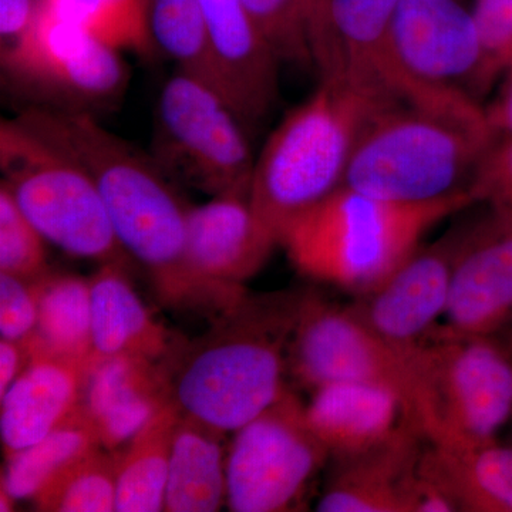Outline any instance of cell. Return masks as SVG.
Here are the masks:
<instances>
[{
    "label": "cell",
    "mask_w": 512,
    "mask_h": 512,
    "mask_svg": "<svg viewBox=\"0 0 512 512\" xmlns=\"http://www.w3.org/2000/svg\"><path fill=\"white\" fill-rule=\"evenodd\" d=\"M419 471L456 511L512 512V447L497 440L468 447L429 443Z\"/></svg>",
    "instance_id": "cell-23"
},
{
    "label": "cell",
    "mask_w": 512,
    "mask_h": 512,
    "mask_svg": "<svg viewBox=\"0 0 512 512\" xmlns=\"http://www.w3.org/2000/svg\"><path fill=\"white\" fill-rule=\"evenodd\" d=\"M312 6H313V0H312Z\"/></svg>",
    "instance_id": "cell-40"
},
{
    "label": "cell",
    "mask_w": 512,
    "mask_h": 512,
    "mask_svg": "<svg viewBox=\"0 0 512 512\" xmlns=\"http://www.w3.org/2000/svg\"><path fill=\"white\" fill-rule=\"evenodd\" d=\"M497 136L487 111L461 116L394 104L363 128L343 185L403 204L471 194Z\"/></svg>",
    "instance_id": "cell-4"
},
{
    "label": "cell",
    "mask_w": 512,
    "mask_h": 512,
    "mask_svg": "<svg viewBox=\"0 0 512 512\" xmlns=\"http://www.w3.org/2000/svg\"><path fill=\"white\" fill-rule=\"evenodd\" d=\"M288 370L306 389L336 382L386 387L412 417L416 394L413 345L384 338L352 306L339 308L305 293L288 350Z\"/></svg>",
    "instance_id": "cell-11"
},
{
    "label": "cell",
    "mask_w": 512,
    "mask_h": 512,
    "mask_svg": "<svg viewBox=\"0 0 512 512\" xmlns=\"http://www.w3.org/2000/svg\"><path fill=\"white\" fill-rule=\"evenodd\" d=\"M97 447H101L99 437L80 404L69 419L43 439L6 454L0 484L16 501H32L70 464Z\"/></svg>",
    "instance_id": "cell-27"
},
{
    "label": "cell",
    "mask_w": 512,
    "mask_h": 512,
    "mask_svg": "<svg viewBox=\"0 0 512 512\" xmlns=\"http://www.w3.org/2000/svg\"><path fill=\"white\" fill-rule=\"evenodd\" d=\"M37 302L32 282L0 274V336L26 343L35 335Z\"/></svg>",
    "instance_id": "cell-34"
},
{
    "label": "cell",
    "mask_w": 512,
    "mask_h": 512,
    "mask_svg": "<svg viewBox=\"0 0 512 512\" xmlns=\"http://www.w3.org/2000/svg\"><path fill=\"white\" fill-rule=\"evenodd\" d=\"M16 119L89 171L120 244L147 269L165 306L215 313L187 264L190 205L151 156L101 126L89 111L29 106Z\"/></svg>",
    "instance_id": "cell-1"
},
{
    "label": "cell",
    "mask_w": 512,
    "mask_h": 512,
    "mask_svg": "<svg viewBox=\"0 0 512 512\" xmlns=\"http://www.w3.org/2000/svg\"><path fill=\"white\" fill-rule=\"evenodd\" d=\"M224 431L181 413L165 488L167 512H215L227 504Z\"/></svg>",
    "instance_id": "cell-24"
},
{
    "label": "cell",
    "mask_w": 512,
    "mask_h": 512,
    "mask_svg": "<svg viewBox=\"0 0 512 512\" xmlns=\"http://www.w3.org/2000/svg\"><path fill=\"white\" fill-rule=\"evenodd\" d=\"M485 73L493 84L498 74L512 66V0H477L473 10Z\"/></svg>",
    "instance_id": "cell-33"
},
{
    "label": "cell",
    "mask_w": 512,
    "mask_h": 512,
    "mask_svg": "<svg viewBox=\"0 0 512 512\" xmlns=\"http://www.w3.org/2000/svg\"><path fill=\"white\" fill-rule=\"evenodd\" d=\"M312 393L305 404L309 426L336 458L379 446L409 416L396 393L375 384L336 382Z\"/></svg>",
    "instance_id": "cell-21"
},
{
    "label": "cell",
    "mask_w": 512,
    "mask_h": 512,
    "mask_svg": "<svg viewBox=\"0 0 512 512\" xmlns=\"http://www.w3.org/2000/svg\"><path fill=\"white\" fill-rule=\"evenodd\" d=\"M46 238L0 185V274L35 281L49 271Z\"/></svg>",
    "instance_id": "cell-32"
},
{
    "label": "cell",
    "mask_w": 512,
    "mask_h": 512,
    "mask_svg": "<svg viewBox=\"0 0 512 512\" xmlns=\"http://www.w3.org/2000/svg\"><path fill=\"white\" fill-rule=\"evenodd\" d=\"M276 245L278 235L248 197L221 195L188 208L187 264L217 316L247 295L245 282L261 271Z\"/></svg>",
    "instance_id": "cell-13"
},
{
    "label": "cell",
    "mask_w": 512,
    "mask_h": 512,
    "mask_svg": "<svg viewBox=\"0 0 512 512\" xmlns=\"http://www.w3.org/2000/svg\"><path fill=\"white\" fill-rule=\"evenodd\" d=\"M390 87L402 103L473 114L490 89L473 13L456 0H399L389 32Z\"/></svg>",
    "instance_id": "cell-8"
},
{
    "label": "cell",
    "mask_w": 512,
    "mask_h": 512,
    "mask_svg": "<svg viewBox=\"0 0 512 512\" xmlns=\"http://www.w3.org/2000/svg\"><path fill=\"white\" fill-rule=\"evenodd\" d=\"M90 286L93 360L137 355L173 365L183 346L148 311L124 272V265H101L90 278Z\"/></svg>",
    "instance_id": "cell-22"
},
{
    "label": "cell",
    "mask_w": 512,
    "mask_h": 512,
    "mask_svg": "<svg viewBox=\"0 0 512 512\" xmlns=\"http://www.w3.org/2000/svg\"><path fill=\"white\" fill-rule=\"evenodd\" d=\"M464 227L429 247H419L353 311L384 338L414 345L436 328L446 312L454 262Z\"/></svg>",
    "instance_id": "cell-16"
},
{
    "label": "cell",
    "mask_w": 512,
    "mask_h": 512,
    "mask_svg": "<svg viewBox=\"0 0 512 512\" xmlns=\"http://www.w3.org/2000/svg\"><path fill=\"white\" fill-rule=\"evenodd\" d=\"M26 350L28 365L0 397V436L6 454L43 439L82 404L83 366L45 350Z\"/></svg>",
    "instance_id": "cell-20"
},
{
    "label": "cell",
    "mask_w": 512,
    "mask_h": 512,
    "mask_svg": "<svg viewBox=\"0 0 512 512\" xmlns=\"http://www.w3.org/2000/svg\"><path fill=\"white\" fill-rule=\"evenodd\" d=\"M6 83L35 106L89 111L109 107L126 92L128 69L114 49L39 0L35 23L0 50Z\"/></svg>",
    "instance_id": "cell-10"
},
{
    "label": "cell",
    "mask_w": 512,
    "mask_h": 512,
    "mask_svg": "<svg viewBox=\"0 0 512 512\" xmlns=\"http://www.w3.org/2000/svg\"><path fill=\"white\" fill-rule=\"evenodd\" d=\"M473 195L403 204L342 187L291 222L279 238L313 281L366 296L376 291L431 228L473 205Z\"/></svg>",
    "instance_id": "cell-3"
},
{
    "label": "cell",
    "mask_w": 512,
    "mask_h": 512,
    "mask_svg": "<svg viewBox=\"0 0 512 512\" xmlns=\"http://www.w3.org/2000/svg\"><path fill=\"white\" fill-rule=\"evenodd\" d=\"M281 62L312 67V0H241Z\"/></svg>",
    "instance_id": "cell-31"
},
{
    "label": "cell",
    "mask_w": 512,
    "mask_h": 512,
    "mask_svg": "<svg viewBox=\"0 0 512 512\" xmlns=\"http://www.w3.org/2000/svg\"><path fill=\"white\" fill-rule=\"evenodd\" d=\"M412 419L434 446L490 443L512 416V353L491 336L431 330L413 345Z\"/></svg>",
    "instance_id": "cell-7"
},
{
    "label": "cell",
    "mask_w": 512,
    "mask_h": 512,
    "mask_svg": "<svg viewBox=\"0 0 512 512\" xmlns=\"http://www.w3.org/2000/svg\"><path fill=\"white\" fill-rule=\"evenodd\" d=\"M180 416L171 399L117 454V512L165 510L168 466Z\"/></svg>",
    "instance_id": "cell-26"
},
{
    "label": "cell",
    "mask_w": 512,
    "mask_h": 512,
    "mask_svg": "<svg viewBox=\"0 0 512 512\" xmlns=\"http://www.w3.org/2000/svg\"><path fill=\"white\" fill-rule=\"evenodd\" d=\"M508 349H510L512 353V329L510 332V338H508Z\"/></svg>",
    "instance_id": "cell-39"
},
{
    "label": "cell",
    "mask_w": 512,
    "mask_h": 512,
    "mask_svg": "<svg viewBox=\"0 0 512 512\" xmlns=\"http://www.w3.org/2000/svg\"><path fill=\"white\" fill-rule=\"evenodd\" d=\"M402 103L322 80L269 136L256 158L249 204L278 239L296 218L345 184L363 128Z\"/></svg>",
    "instance_id": "cell-5"
},
{
    "label": "cell",
    "mask_w": 512,
    "mask_h": 512,
    "mask_svg": "<svg viewBox=\"0 0 512 512\" xmlns=\"http://www.w3.org/2000/svg\"><path fill=\"white\" fill-rule=\"evenodd\" d=\"M474 200L512 212V136L495 141L485 156L471 190Z\"/></svg>",
    "instance_id": "cell-35"
},
{
    "label": "cell",
    "mask_w": 512,
    "mask_h": 512,
    "mask_svg": "<svg viewBox=\"0 0 512 512\" xmlns=\"http://www.w3.org/2000/svg\"><path fill=\"white\" fill-rule=\"evenodd\" d=\"M150 26L156 46L177 62L178 70L208 84L224 97L200 0H150Z\"/></svg>",
    "instance_id": "cell-28"
},
{
    "label": "cell",
    "mask_w": 512,
    "mask_h": 512,
    "mask_svg": "<svg viewBox=\"0 0 512 512\" xmlns=\"http://www.w3.org/2000/svg\"><path fill=\"white\" fill-rule=\"evenodd\" d=\"M39 12V0H0L2 47L18 43L32 28Z\"/></svg>",
    "instance_id": "cell-36"
},
{
    "label": "cell",
    "mask_w": 512,
    "mask_h": 512,
    "mask_svg": "<svg viewBox=\"0 0 512 512\" xmlns=\"http://www.w3.org/2000/svg\"><path fill=\"white\" fill-rule=\"evenodd\" d=\"M235 433L227 456V505L234 512L292 511L330 456L289 389Z\"/></svg>",
    "instance_id": "cell-12"
},
{
    "label": "cell",
    "mask_w": 512,
    "mask_h": 512,
    "mask_svg": "<svg viewBox=\"0 0 512 512\" xmlns=\"http://www.w3.org/2000/svg\"><path fill=\"white\" fill-rule=\"evenodd\" d=\"M97 447L70 464L33 498L37 511L113 512L117 505V460Z\"/></svg>",
    "instance_id": "cell-30"
},
{
    "label": "cell",
    "mask_w": 512,
    "mask_h": 512,
    "mask_svg": "<svg viewBox=\"0 0 512 512\" xmlns=\"http://www.w3.org/2000/svg\"><path fill=\"white\" fill-rule=\"evenodd\" d=\"M200 6L225 100L245 128L256 126L278 101L281 60L241 0H200Z\"/></svg>",
    "instance_id": "cell-17"
},
{
    "label": "cell",
    "mask_w": 512,
    "mask_h": 512,
    "mask_svg": "<svg viewBox=\"0 0 512 512\" xmlns=\"http://www.w3.org/2000/svg\"><path fill=\"white\" fill-rule=\"evenodd\" d=\"M171 369V363L137 355L92 360L84 373L82 407L101 447H123L173 399Z\"/></svg>",
    "instance_id": "cell-19"
},
{
    "label": "cell",
    "mask_w": 512,
    "mask_h": 512,
    "mask_svg": "<svg viewBox=\"0 0 512 512\" xmlns=\"http://www.w3.org/2000/svg\"><path fill=\"white\" fill-rule=\"evenodd\" d=\"M32 284L37 302L36 330L22 345L87 369L94 355L90 278L49 269Z\"/></svg>",
    "instance_id": "cell-25"
},
{
    "label": "cell",
    "mask_w": 512,
    "mask_h": 512,
    "mask_svg": "<svg viewBox=\"0 0 512 512\" xmlns=\"http://www.w3.org/2000/svg\"><path fill=\"white\" fill-rule=\"evenodd\" d=\"M490 212L464 225L443 325L433 330L458 338L491 336L512 320V212Z\"/></svg>",
    "instance_id": "cell-14"
},
{
    "label": "cell",
    "mask_w": 512,
    "mask_h": 512,
    "mask_svg": "<svg viewBox=\"0 0 512 512\" xmlns=\"http://www.w3.org/2000/svg\"><path fill=\"white\" fill-rule=\"evenodd\" d=\"M151 158L168 180L208 197L249 198L256 158L244 124L217 90L181 70L161 92Z\"/></svg>",
    "instance_id": "cell-9"
},
{
    "label": "cell",
    "mask_w": 512,
    "mask_h": 512,
    "mask_svg": "<svg viewBox=\"0 0 512 512\" xmlns=\"http://www.w3.org/2000/svg\"><path fill=\"white\" fill-rule=\"evenodd\" d=\"M305 293L245 295L215 318L210 332L181 348L171 397L185 416L237 431L288 390V350Z\"/></svg>",
    "instance_id": "cell-2"
},
{
    "label": "cell",
    "mask_w": 512,
    "mask_h": 512,
    "mask_svg": "<svg viewBox=\"0 0 512 512\" xmlns=\"http://www.w3.org/2000/svg\"><path fill=\"white\" fill-rule=\"evenodd\" d=\"M28 360V350L22 343L0 339V397L18 379L20 372L28 365Z\"/></svg>",
    "instance_id": "cell-37"
},
{
    "label": "cell",
    "mask_w": 512,
    "mask_h": 512,
    "mask_svg": "<svg viewBox=\"0 0 512 512\" xmlns=\"http://www.w3.org/2000/svg\"><path fill=\"white\" fill-rule=\"evenodd\" d=\"M399 0H313V63L322 80L397 100L390 87L389 32Z\"/></svg>",
    "instance_id": "cell-15"
},
{
    "label": "cell",
    "mask_w": 512,
    "mask_h": 512,
    "mask_svg": "<svg viewBox=\"0 0 512 512\" xmlns=\"http://www.w3.org/2000/svg\"><path fill=\"white\" fill-rule=\"evenodd\" d=\"M46 9L117 50L150 55L156 49L150 0H40Z\"/></svg>",
    "instance_id": "cell-29"
},
{
    "label": "cell",
    "mask_w": 512,
    "mask_h": 512,
    "mask_svg": "<svg viewBox=\"0 0 512 512\" xmlns=\"http://www.w3.org/2000/svg\"><path fill=\"white\" fill-rule=\"evenodd\" d=\"M2 185L47 242L76 258L126 265L99 188L76 158L18 119L0 124Z\"/></svg>",
    "instance_id": "cell-6"
},
{
    "label": "cell",
    "mask_w": 512,
    "mask_h": 512,
    "mask_svg": "<svg viewBox=\"0 0 512 512\" xmlns=\"http://www.w3.org/2000/svg\"><path fill=\"white\" fill-rule=\"evenodd\" d=\"M507 72L508 79L503 93L500 94L493 106L488 107L485 111H487L488 120H490L495 133L512 136V66Z\"/></svg>",
    "instance_id": "cell-38"
},
{
    "label": "cell",
    "mask_w": 512,
    "mask_h": 512,
    "mask_svg": "<svg viewBox=\"0 0 512 512\" xmlns=\"http://www.w3.org/2000/svg\"><path fill=\"white\" fill-rule=\"evenodd\" d=\"M424 439L409 416L379 446L338 458L316 510L320 512H419Z\"/></svg>",
    "instance_id": "cell-18"
}]
</instances>
